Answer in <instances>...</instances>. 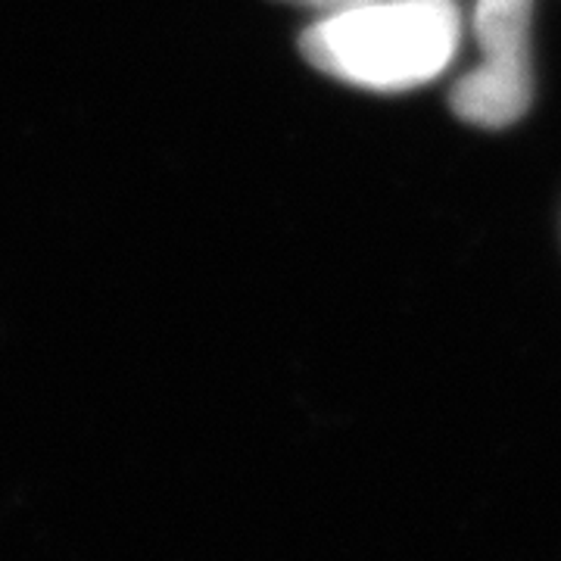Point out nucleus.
<instances>
[{
  "instance_id": "3",
  "label": "nucleus",
  "mask_w": 561,
  "mask_h": 561,
  "mask_svg": "<svg viewBox=\"0 0 561 561\" xmlns=\"http://www.w3.org/2000/svg\"><path fill=\"white\" fill-rule=\"evenodd\" d=\"M284 3H294V7L312 10V13H319V16H328V13H341V10L365 7V3H375V0H284Z\"/></svg>"
},
{
  "instance_id": "1",
  "label": "nucleus",
  "mask_w": 561,
  "mask_h": 561,
  "mask_svg": "<svg viewBox=\"0 0 561 561\" xmlns=\"http://www.w3.org/2000/svg\"><path fill=\"white\" fill-rule=\"evenodd\" d=\"M461 41L456 0H375L328 13L300 38L306 60L365 91H412L453 62Z\"/></svg>"
},
{
  "instance_id": "2",
  "label": "nucleus",
  "mask_w": 561,
  "mask_h": 561,
  "mask_svg": "<svg viewBox=\"0 0 561 561\" xmlns=\"http://www.w3.org/2000/svg\"><path fill=\"white\" fill-rule=\"evenodd\" d=\"M530 13L534 0H478L474 38L481 62L465 72L453 94V113L468 125L505 128L530 106Z\"/></svg>"
}]
</instances>
